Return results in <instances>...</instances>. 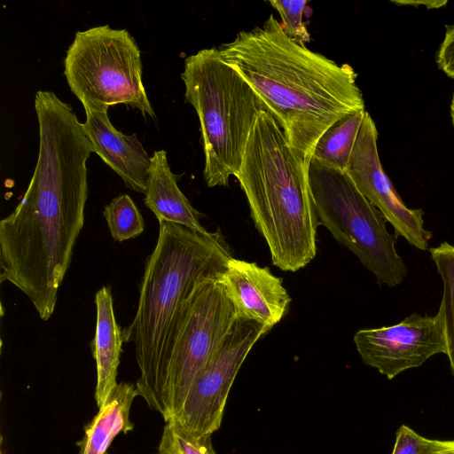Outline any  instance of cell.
Listing matches in <instances>:
<instances>
[{
  "label": "cell",
  "instance_id": "cell-23",
  "mask_svg": "<svg viewBox=\"0 0 454 454\" xmlns=\"http://www.w3.org/2000/svg\"><path fill=\"white\" fill-rule=\"evenodd\" d=\"M436 63L441 71L454 79V24L446 26L444 38L436 54Z\"/></svg>",
  "mask_w": 454,
  "mask_h": 454
},
{
  "label": "cell",
  "instance_id": "cell-20",
  "mask_svg": "<svg viewBox=\"0 0 454 454\" xmlns=\"http://www.w3.org/2000/svg\"><path fill=\"white\" fill-rule=\"evenodd\" d=\"M158 454H216L211 436L193 438L167 422L159 443Z\"/></svg>",
  "mask_w": 454,
  "mask_h": 454
},
{
  "label": "cell",
  "instance_id": "cell-15",
  "mask_svg": "<svg viewBox=\"0 0 454 454\" xmlns=\"http://www.w3.org/2000/svg\"><path fill=\"white\" fill-rule=\"evenodd\" d=\"M95 304L96 331L90 345L97 367L95 401L99 408L118 384L116 379L123 338L122 330L115 319L109 286H103L96 293Z\"/></svg>",
  "mask_w": 454,
  "mask_h": 454
},
{
  "label": "cell",
  "instance_id": "cell-2",
  "mask_svg": "<svg viewBox=\"0 0 454 454\" xmlns=\"http://www.w3.org/2000/svg\"><path fill=\"white\" fill-rule=\"evenodd\" d=\"M218 49L221 59L265 103L306 164L328 128L365 110L354 68L289 38L273 14Z\"/></svg>",
  "mask_w": 454,
  "mask_h": 454
},
{
  "label": "cell",
  "instance_id": "cell-5",
  "mask_svg": "<svg viewBox=\"0 0 454 454\" xmlns=\"http://www.w3.org/2000/svg\"><path fill=\"white\" fill-rule=\"evenodd\" d=\"M184 98L199 117L208 187L226 186L238 173L254 122L265 103L220 57L202 49L184 60Z\"/></svg>",
  "mask_w": 454,
  "mask_h": 454
},
{
  "label": "cell",
  "instance_id": "cell-18",
  "mask_svg": "<svg viewBox=\"0 0 454 454\" xmlns=\"http://www.w3.org/2000/svg\"><path fill=\"white\" fill-rule=\"evenodd\" d=\"M429 252L443 284L440 305L444 315L446 356L454 375V245L447 241L442 242L439 246L430 248Z\"/></svg>",
  "mask_w": 454,
  "mask_h": 454
},
{
  "label": "cell",
  "instance_id": "cell-26",
  "mask_svg": "<svg viewBox=\"0 0 454 454\" xmlns=\"http://www.w3.org/2000/svg\"><path fill=\"white\" fill-rule=\"evenodd\" d=\"M450 117H451L452 124L454 126V94L452 96L451 104H450Z\"/></svg>",
  "mask_w": 454,
  "mask_h": 454
},
{
  "label": "cell",
  "instance_id": "cell-24",
  "mask_svg": "<svg viewBox=\"0 0 454 454\" xmlns=\"http://www.w3.org/2000/svg\"><path fill=\"white\" fill-rule=\"evenodd\" d=\"M395 4H402V5H414L417 6L418 4H423L426 5L428 9H434V8H441L447 4L448 1H392Z\"/></svg>",
  "mask_w": 454,
  "mask_h": 454
},
{
  "label": "cell",
  "instance_id": "cell-8",
  "mask_svg": "<svg viewBox=\"0 0 454 454\" xmlns=\"http://www.w3.org/2000/svg\"><path fill=\"white\" fill-rule=\"evenodd\" d=\"M220 278L197 283L184 304L167 370L160 413L165 422L181 408L196 377L237 320Z\"/></svg>",
  "mask_w": 454,
  "mask_h": 454
},
{
  "label": "cell",
  "instance_id": "cell-6",
  "mask_svg": "<svg viewBox=\"0 0 454 454\" xmlns=\"http://www.w3.org/2000/svg\"><path fill=\"white\" fill-rule=\"evenodd\" d=\"M308 178L319 224L359 259L380 286L400 285L408 270L395 249L397 237L388 232L385 216L349 175L311 159Z\"/></svg>",
  "mask_w": 454,
  "mask_h": 454
},
{
  "label": "cell",
  "instance_id": "cell-16",
  "mask_svg": "<svg viewBox=\"0 0 454 454\" xmlns=\"http://www.w3.org/2000/svg\"><path fill=\"white\" fill-rule=\"evenodd\" d=\"M137 396L136 385L118 383L85 427L83 437L76 443L78 454H106L117 434L131 431L130 408Z\"/></svg>",
  "mask_w": 454,
  "mask_h": 454
},
{
  "label": "cell",
  "instance_id": "cell-22",
  "mask_svg": "<svg viewBox=\"0 0 454 454\" xmlns=\"http://www.w3.org/2000/svg\"><path fill=\"white\" fill-rule=\"evenodd\" d=\"M441 442L425 438L409 427L402 425L396 433L392 454H432Z\"/></svg>",
  "mask_w": 454,
  "mask_h": 454
},
{
  "label": "cell",
  "instance_id": "cell-17",
  "mask_svg": "<svg viewBox=\"0 0 454 454\" xmlns=\"http://www.w3.org/2000/svg\"><path fill=\"white\" fill-rule=\"evenodd\" d=\"M365 113L362 110L349 114L334 122L318 139L311 159L322 165L346 171Z\"/></svg>",
  "mask_w": 454,
  "mask_h": 454
},
{
  "label": "cell",
  "instance_id": "cell-21",
  "mask_svg": "<svg viewBox=\"0 0 454 454\" xmlns=\"http://www.w3.org/2000/svg\"><path fill=\"white\" fill-rule=\"evenodd\" d=\"M268 3L279 14L282 29L289 38L301 45H305L306 43L310 42V34L303 21V13L308 4L307 0H270Z\"/></svg>",
  "mask_w": 454,
  "mask_h": 454
},
{
  "label": "cell",
  "instance_id": "cell-9",
  "mask_svg": "<svg viewBox=\"0 0 454 454\" xmlns=\"http://www.w3.org/2000/svg\"><path fill=\"white\" fill-rule=\"evenodd\" d=\"M267 333L255 322L237 318L196 377L183 405L168 422L193 438L211 436L218 430L238 372L254 345Z\"/></svg>",
  "mask_w": 454,
  "mask_h": 454
},
{
  "label": "cell",
  "instance_id": "cell-10",
  "mask_svg": "<svg viewBox=\"0 0 454 454\" xmlns=\"http://www.w3.org/2000/svg\"><path fill=\"white\" fill-rule=\"evenodd\" d=\"M354 342L363 362L391 380L436 354L446 355L442 307L434 316L414 313L390 326L360 329Z\"/></svg>",
  "mask_w": 454,
  "mask_h": 454
},
{
  "label": "cell",
  "instance_id": "cell-25",
  "mask_svg": "<svg viewBox=\"0 0 454 454\" xmlns=\"http://www.w3.org/2000/svg\"><path fill=\"white\" fill-rule=\"evenodd\" d=\"M432 454H454V441H442Z\"/></svg>",
  "mask_w": 454,
  "mask_h": 454
},
{
  "label": "cell",
  "instance_id": "cell-3",
  "mask_svg": "<svg viewBox=\"0 0 454 454\" xmlns=\"http://www.w3.org/2000/svg\"><path fill=\"white\" fill-rule=\"evenodd\" d=\"M159 224L156 246L145 264L137 309L122 338L134 344L138 395L160 414L184 304L197 283L222 277L232 254L219 230L201 233L173 223Z\"/></svg>",
  "mask_w": 454,
  "mask_h": 454
},
{
  "label": "cell",
  "instance_id": "cell-12",
  "mask_svg": "<svg viewBox=\"0 0 454 454\" xmlns=\"http://www.w3.org/2000/svg\"><path fill=\"white\" fill-rule=\"evenodd\" d=\"M220 282L236 317L255 322L268 333L282 320L291 302L282 279L256 262L232 257Z\"/></svg>",
  "mask_w": 454,
  "mask_h": 454
},
{
  "label": "cell",
  "instance_id": "cell-7",
  "mask_svg": "<svg viewBox=\"0 0 454 454\" xmlns=\"http://www.w3.org/2000/svg\"><path fill=\"white\" fill-rule=\"evenodd\" d=\"M64 67L68 86L84 108L107 111L125 104L156 118L143 83L141 51L127 29L103 25L76 32Z\"/></svg>",
  "mask_w": 454,
  "mask_h": 454
},
{
  "label": "cell",
  "instance_id": "cell-11",
  "mask_svg": "<svg viewBox=\"0 0 454 454\" xmlns=\"http://www.w3.org/2000/svg\"><path fill=\"white\" fill-rule=\"evenodd\" d=\"M377 140L375 122L366 111L346 172L391 223L396 237L402 236L413 247L427 250L432 233L424 227V211L407 207L400 198L381 166Z\"/></svg>",
  "mask_w": 454,
  "mask_h": 454
},
{
  "label": "cell",
  "instance_id": "cell-19",
  "mask_svg": "<svg viewBox=\"0 0 454 454\" xmlns=\"http://www.w3.org/2000/svg\"><path fill=\"white\" fill-rule=\"evenodd\" d=\"M103 215L114 240L135 239L145 230L143 216L128 194H121L106 205Z\"/></svg>",
  "mask_w": 454,
  "mask_h": 454
},
{
  "label": "cell",
  "instance_id": "cell-1",
  "mask_svg": "<svg viewBox=\"0 0 454 454\" xmlns=\"http://www.w3.org/2000/svg\"><path fill=\"white\" fill-rule=\"evenodd\" d=\"M35 109L38 158L21 200L0 222V281L20 290L46 321L83 227L93 147L72 106L54 92L38 90Z\"/></svg>",
  "mask_w": 454,
  "mask_h": 454
},
{
  "label": "cell",
  "instance_id": "cell-14",
  "mask_svg": "<svg viewBox=\"0 0 454 454\" xmlns=\"http://www.w3.org/2000/svg\"><path fill=\"white\" fill-rule=\"evenodd\" d=\"M180 176L171 171L165 150L154 151L148 169L145 205L153 211L159 223L168 222L207 233L200 222V213L191 204L177 185Z\"/></svg>",
  "mask_w": 454,
  "mask_h": 454
},
{
  "label": "cell",
  "instance_id": "cell-13",
  "mask_svg": "<svg viewBox=\"0 0 454 454\" xmlns=\"http://www.w3.org/2000/svg\"><path fill=\"white\" fill-rule=\"evenodd\" d=\"M83 130L97 153L132 191L145 193L151 157L136 134L125 135L111 123L107 111L84 108Z\"/></svg>",
  "mask_w": 454,
  "mask_h": 454
},
{
  "label": "cell",
  "instance_id": "cell-4",
  "mask_svg": "<svg viewBox=\"0 0 454 454\" xmlns=\"http://www.w3.org/2000/svg\"><path fill=\"white\" fill-rule=\"evenodd\" d=\"M308 166L270 112H261L235 177L247 197L254 226L268 245L272 263L285 271H297L317 254L319 221Z\"/></svg>",
  "mask_w": 454,
  "mask_h": 454
}]
</instances>
